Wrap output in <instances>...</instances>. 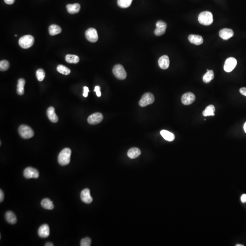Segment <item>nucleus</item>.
Listing matches in <instances>:
<instances>
[{"mask_svg": "<svg viewBox=\"0 0 246 246\" xmlns=\"http://www.w3.org/2000/svg\"><path fill=\"white\" fill-rule=\"evenodd\" d=\"M194 94L192 93H186L184 94L182 97V102L183 104L186 105H191L195 100Z\"/></svg>", "mask_w": 246, "mask_h": 246, "instance_id": "12", "label": "nucleus"}, {"mask_svg": "<svg viewBox=\"0 0 246 246\" xmlns=\"http://www.w3.org/2000/svg\"><path fill=\"white\" fill-rule=\"evenodd\" d=\"M85 37L90 42H96L98 41V38L97 30L94 28L88 29L85 31Z\"/></svg>", "mask_w": 246, "mask_h": 246, "instance_id": "8", "label": "nucleus"}, {"mask_svg": "<svg viewBox=\"0 0 246 246\" xmlns=\"http://www.w3.org/2000/svg\"><path fill=\"white\" fill-rule=\"evenodd\" d=\"M198 21L201 24L209 26L213 23V15L211 12L208 11L202 12L199 15Z\"/></svg>", "mask_w": 246, "mask_h": 246, "instance_id": "2", "label": "nucleus"}, {"mask_svg": "<svg viewBox=\"0 0 246 246\" xmlns=\"http://www.w3.org/2000/svg\"><path fill=\"white\" fill-rule=\"evenodd\" d=\"M34 39L32 36L30 35H25L20 38L19 40V44L21 48L28 49L31 47L34 44Z\"/></svg>", "mask_w": 246, "mask_h": 246, "instance_id": "3", "label": "nucleus"}, {"mask_svg": "<svg viewBox=\"0 0 246 246\" xmlns=\"http://www.w3.org/2000/svg\"><path fill=\"white\" fill-rule=\"evenodd\" d=\"M234 32L233 30L229 28H224L219 31V36L223 40H227L233 36Z\"/></svg>", "mask_w": 246, "mask_h": 246, "instance_id": "14", "label": "nucleus"}, {"mask_svg": "<svg viewBox=\"0 0 246 246\" xmlns=\"http://www.w3.org/2000/svg\"><path fill=\"white\" fill-rule=\"evenodd\" d=\"M113 73L116 78L119 79L123 80L127 77V73L123 66L117 64L114 66L113 69Z\"/></svg>", "mask_w": 246, "mask_h": 246, "instance_id": "5", "label": "nucleus"}, {"mask_svg": "<svg viewBox=\"0 0 246 246\" xmlns=\"http://www.w3.org/2000/svg\"><path fill=\"white\" fill-rule=\"evenodd\" d=\"M24 176L27 179H31V178H39V171L36 169L33 168L28 167L25 169L24 172Z\"/></svg>", "mask_w": 246, "mask_h": 246, "instance_id": "9", "label": "nucleus"}, {"mask_svg": "<svg viewBox=\"0 0 246 246\" xmlns=\"http://www.w3.org/2000/svg\"><path fill=\"white\" fill-rule=\"evenodd\" d=\"M91 244V240L89 237H86L82 239L80 242L81 246H90Z\"/></svg>", "mask_w": 246, "mask_h": 246, "instance_id": "33", "label": "nucleus"}, {"mask_svg": "<svg viewBox=\"0 0 246 246\" xmlns=\"http://www.w3.org/2000/svg\"><path fill=\"white\" fill-rule=\"evenodd\" d=\"M141 154V151L140 149L135 147L130 149L127 153L128 157L130 159L136 158L139 157Z\"/></svg>", "mask_w": 246, "mask_h": 246, "instance_id": "20", "label": "nucleus"}, {"mask_svg": "<svg viewBox=\"0 0 246 246\" xmlns=\"http://www.w3.org/2000/svg\"><path fill=\"white\" fill-rule=\"evenodd\" d=\"M103 116L100 113H95L90 115L88 119V123L90 124H98L103 120Z\"/></svg>", "mask_w": 246, "mask_h": 246, "instance_id": "11", "label": "nucleus"}, {"mask_svg": "<svg viewBox=\"0 0 246 246\" xmlns=\"http://www.w3.org/2000/svg\"><path fill=\"white\" fill-rule=\"evenodd\" d=\"M15 0H4L5 2L8 5L13 4L14 3Z\"/></svg>", "mask_w": 246, "mask_h": 246, "instance_id": "38", "label": "nucleus"}, {"mask_svg": "<svg viewBox=\"0 0 246 246\" xmlns=\"http://www.w3.org/2000/svg\"><path fill=\"white\" fill-rule=\"evenodd\" d=\"M244 130L245 132L246 133V122L245 123L244 125Z\"/></svg>", "mask_w": 246, "mask_h": 246, "instance_id": "41", "label": "nucleus"}, {"mask_svg": "<svg viewBox=\"0 0 246 246\" xmlns=\"http://www.w3.org/2000/svg\"><path fill=\"white\" fill-rule=\"evenodd\" d=\"M41 206L46 209L52 210L54 208L53 202L48 198H45L42 200L41 202Z\"/></svg>", "mask_w": 246, "mask_h": 246, "instance_id": "28", "label": "nucleus"}, {"mask_svg": "<svg viewBox=\"0 0 246 246\" xmlns=\"http://www.w3.org/2000/svg\"><path fill=\"white\" fill-rule=\"evenodd\" d=\"M188 40L191 43L196 45H201L203 42V39L201 36L198 35H189Z\"/></svg>", "mask_w": 246, "mask_h": 246, "instance_id": "17", "label": "nucleus"}, {"mask_svg": "<svg viewBox=\"0 0 246 246\" xmlns=\"http://www.w3.org/2000/svg\"><path fill=\"white\" fill-rule=\"evenodd\" d=\"M241 200L243 203H246V194H243L241 196Z\"/></svg>", "mask_w": 246, "mask_h": 246, "instance_id": "39", "label": "nucleus"}, {"mask_svg": "<svg viewBox=\"0 0 246 246\" xmlns=\"http://www.w3.org/2000/svg\"><path fill=\"white\" fill-rule=\"evenodd\" d=\"M160 134L165 140L168 141H172L175 138L173 134L166 130H162L160 131Z\"/></svg>", "mask_w": 246, "mask_h": 246, "instance_id": "22", "label": "nucleus"}, {"mask_svg": "<svg viewBox=\"0 0 246 246\" xmlns=\"http://www.w3.org/2000/svg\"><path fill=\"white\" fill-rule=\"evenodd\" d=\"M239 91H240V93H241L242 95L246 96V88H245V87L241 88V89H240Z\"/></svg>", "mask_w": 246, "mask_h": 246, "instance_id": "36", "label": "nucleus"}, {"mask_svg": "<svg viewBox=\"0 0 246 246\" xmlns=\"http://www.w3.org/2000/svg\"><path fill=\"white\" fill-rule=\"evenodd\" d=\"M49 33L51 36H54L61 33L62 29L57 25H51L49 27Z\"/></svg>", "mask_w": 246, "mask_h": 246, "instance_id": "24", "label": "nucleus"}, {"mask_svg": "<svg viewBox=\"0 0 246 246\" xmlns=\"http://www.w3.org/2000/svg\"><path fill=\"white\" fill-rule=\"evenodd\" d=\"M236 246H244V245H243L237 244L236 245Z\"/></svg>", "mask_w": 246, "mask_h": 246, "instance_id": "42", "label": "nucleus"}, {"mask_svg": "<svg viewBox=\"0 0 246 246\" xmlns=\"http://www.w3.org/2000/svg\"><path fill=\"white\" fill-rule=\"evenodd\" d=\"M5 218L7 222L11 224H14L17 222L15 215L11 211H8L6 213Z\"/></svg>", "mask_w": 246, "mask_h": 246, "instance_id": "21", "label": "nucleus"}, {"mask_svg": "<svg viewBox=\"0 0 246 246\" xmlns=\"http://www.w3.org/2000/svg\"><path fill=\"white\" fill-rule=\"evenodd\" d=\"M18 132L20 136L24 139H30L34 136L33 130L27 125H21L18 129Z\"/></svg>", "mask_w": 246, "mask_h": 246, "instance_id": "4", "label": "nucleus"}, {"mask_svg": "<svg viewBox=\"0 0 246 246\" xmlns=\"http://www.w3.org/2000/svg\"><path fill=\"white\" fill-rule=\"evenodd\" d=\"M214 78V72L212 70L207 69V72L203 77V81L205 83L210 82Z\"/></svg>", "mask_w": 246, "mask_h": 246, "instance_id": "26", "label": "nucleus"}, {"mask_svg": "<svg viewBox=\"0 0 246 246\" xmlns=\"http://www.w3.org/2000/svg\"><path fill=\"white\" fill-rule=\"evenodd\" d=\"M132 1L133 0H118V5L121 8H128L131 4Z\"/></svg>", "mask_w": 246, "mask_h": 246, "instance_id": "30", "label": "nucleus"}, {"mask_svg": "<svg viewBox=\"0 0 246 246\" xmlns=\"http://www.w3.org/2000/svg\"><path fill=\"white\" fill-rule=\"evenodd\" d=\"M71 156V150L69 148L63 149L59 153L58 156V162L62 166H66L69 164Z\"/></svg>", "mask_w": 246, "mask_h": 246, "instance_id": "1", "label": "nucleus"}, {"mask_svg": "<svg viewBox=\"0 0 246 246\" xmlns=\"http://www.w3.org/2000/svg\"><path fill=\"white\" fill-rule=\"evenodd\" d=\"M81 200L86 204H90L93 201V198L90 195V192L89 189H85L81 193Z\"/></svg>", "mask_w": 246, "mask_h": 246, "instance_id": "13", "label": "nucleus"}, {"mask_svg": "<svg viewBox=\"0 0 246 246\" xmlns=\"http://www.w3.org/2000/svg\"><path fill=\"white\" fill-rule=\"evenodd\" d=\"M156 28L154 33L157 36L163 35L166 32L167 25L166 23L162 21H158L156 24Z\"/></svg>", "mask_w": 246, "mask_h": 246, "instance_id": "10", "label": "nucleus"}, {"mask_svg": "<svg viewBox=\"0 0 246 246\" xmlns=\"http://www.w3.org/2000/svg\"><path fill=\"white\" fill-rule=\"evenodd\" d=\"M45 246H53L54 245L53 244H52V243H49H49H46V244H45Z\"/></svg>", "mask_w": 246, "mask_h": 246, "instance_id": "40", "label": "nucleus"}, {"mask_svg": "<svg viewBox=\"0 0 246 246\" xmlns=\"http://www.w3.org/2000/svg\"><path fill=\"white\" fill-rule=\"evenodd\" d=\"M47 116L49 120L53 123H56L58 121V119L55 112V109L53 107H50L47 111Z\"/></svg>", "mask_w": 246, "mask_h": 246, "instance_id": "18", "label": "nucleus"}, {"mask_svg": "<svg viewBox=\"0 0 246 246\" xmlns=\"http://www.w3.org/2000/svg\"><path fill=\"white\" fill-rule=\"evenodd\" d=\"M25 81L24 79H20L18 80V83L17 89V94L22 95L24 93V86Z\"/></svg>", "mask_w": 246, "mask_h": 246, "instance_id": "23", "label": "nucleus"}, {"mask_svg": "<svg viewBox=\"0 0 246 246\" xmlns=\"http://www.w3.org/2000/svg\"><path fill=\"white\" fill-rule=\"evenodd\" d=\"M215 111V108L213 105H209L208 106L204 111H203V116H214Z\"/></svg>", "mask_w": 246, "mask_h": 246, "instance_id": "25", "label": "nucleus"}, {"mask_svg": "<svg viewBox=\"0 0 246 246\" xmlns=\"http://www.w3.org/2000/svg\"><path fill=\"white\" fill-rule=\"evenodd\" d=\"M4 197V195L3 192L2 190H0V202H2Z\"/></svg>", "mask_w": 246, "mask_h": 246, "instance_id": "37", "label": "nucleus"}, {"mask_svg": "<svg viewBox=\"0 0 246 246\" xmlns=\"http://www.w3.org/2000/svg\"><path fill=\"white\" fill-rule=\"evenodd\" d=\"M57 70L60 74L65 75H68L70 74V69L66 67L63 65H59L57 68Z\"/></svg>", "mask_w": 246, "mask_h": 246, "instance_id": "29", "label": "nucleus"}, {"mask_svg": "<svg viewBox=\"0 0 246 246\" xmlns=\"http://www.w3.org/2000/svg\"><path fill=\"white\" fill-rule=\"evenodd\" d=\"M15 37H17V35H15Z\"/></svg>", "mask_w": 246, "mask_h": 246, "instance_id": "43", "label": "nucleus"}, {"mask_svg": "<svg viewBox=\"0 0 246 246\" xmlns=\"http://www.w3.org/2000/svg\"><path fill=\"white\" fill-rule=\"evenodd\" d=\"M155 101V97L153 94L150 93L145 94L139 102V105L141 107L146 106L148 105L153 104Z\"/></svg>", "mask_w": 246, "mask_h": 246, "instance_id": "6", "label": "nucleus"}, {"mask_svg": "<svg viewBox=\"0 0 246 246\" xmlns=\"http://www.w3.org/2000/svg\"><path fill=\"white\" fill-rule=\"evenodd\" d=\"M39 236L42 238H47L50 235V229L47 224H43L39 228L38 231Z\"/></svg>", "mask_w": 246, "mask_h": 246, "instance_id": "15", "label": "nucleus"}, {"mask_svg": "<svg viewBox=\"0 0 246 246\" xmlns=\"http://www.w3.org/2000/svg\"><path fill=\"white\" fill-rule=\"evenodd\" d=\"M66 7L68 13L72 14L79 13L80 9V6L78 3L68 4L67 5Z\"/></svg>", "mask_w": 246, "mask_h": 246, "instance_id": "19", "label": "nucleus"}, {"mask_svg": "<svg viewBox=\"0 0 246 246\" xmlns=\"http://www.w3.org/2000/svg\"><path fill=\"white\" fill-rule=\"evenodd\" d=\"M158 64L160 67L162 69H167L170 65L169 58L167 55H163L159 59Z\"/></svg>", "mask_w": 246, "mask_h": 246, "instance_id": "16", "label": "nucleus"}, {"mask_svg": "<svg viewBox=\"0 0 246 246\" xmlns=\"http://www.w3.org/2000/svg\"><path fill=\"white\" fill-rule=\"evenodd\" d=\"M36 77L39 81H43L45 77V73L44 70L42 69H38L36 72Z\"/></svg>", "mask_w": 246, "mask_h": 246, "instance_id": "31", "label": "nucleus"}, {"mask_svg": "<svg viewBox=\"0 0 246 246\" xmlns=\"http://www.w3.org/2000/svg\"><path fill=\"white\" fill-rule=\"evenodd\" d=\"M237 64V61L234 57H231L227 58L225 62L224 69L227 73L232 72Z\"/></svg>", "mask_w": 246, "mask_h": 246, "instance_id": "7", "label": "nucleus"}, {"mask_svg": "<svg viewBox=\"0 0 246 246\" xmlns=\"http://www.w3.org/2000/svg\"><path fill=\"white\" fill-rule=\"evenodd\" d=\"M9 68V63L6 60H2L0 62V70L1 71L7 70Z\"/></svg>", "mask_w": 246, "mask_h": 246, "instance_id": "32", "label": "nucleus"}, {"mask_svg": "<svg viewBox=\"0 0 246 246\" xmlns=\"http://www.w3.org/2000/svg\"><path fill=\"white\" fill-rule=\"evenodd\" d=\"M89 92V89L88 87L85 86L83 87V96L84 97H87L88 95V93Z\"/></svg>", "mask_w": 246, "mask_h": 246, "instance_id": "35", "label": "nucleus"}, {"mask_svg": "<svg viewBox=\"0 0 246 246\" xmlns=\"http://www.w3.org/2000/svg\"><path fill=\"white\" fill-rule=\"evenodd\" d=\"M65 60L69 64H77L79 61V57L75 55L68 54L66 56Z\"/></svg>", "mask_w": 246, "mask_h": 246, "instance_id": "27", "label": "nucleus"}, {"mask_svg": "<svg viewBox=\"0 0 246 246\" xmlns=\"http://www.w3.org/2000/svg\"><path fill=\"white\" fill-rule=\"evenodd\" d=\"M94 91L96 93V94L98 97H99L101 96V93L100 91V87L98 86H96L94 89Z\"/></svg>", "mask_w": 246, "mask_h": 246, "instance_id": "34", "label": "nucleus"}]
</instances>
